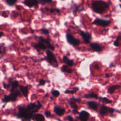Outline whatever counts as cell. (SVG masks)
I'll return each mask as SVG.
<instances>
[{"label":"cell","mask_w":121,"mask_h":121,"mask_svg":"<svg viewBox=\"0 0 121 121\" xmlns=\"http://www.w3.org/2000/svg\"><path fill=\"white\" fill-rule=\"evenodd\" d=\"M20 93L21 92L18 91L17 89L10 90V94L9 95H5L2 99V102L7 103L9 102L15 101L17 99V97L20 95Z\"/></svg>","instance_id":"3"},{"label":"cell","mask_w":121,"mask_h":121,"mask_svg":"<svg viewBox=\"0 0 121 121\" xmlns=\"http://www.w3.org/2000/svg\"><path fill=\"white\" fill-rule=\"evenodd\" d=\"M92 7L93 10L98 14H102L109 8V4L101 0L95 1L92 2Z\"/></svg>","instance_id":"1"},{"label":"cell","mask_w":121,"mask_h":121,"mask_svg":"<svg viewBox=\"0 0 121 121\" xmlns=\"http://www.w3.org/2000/svg\"><path fill=\"white\" fill-rule=\"evenodd\" d=\"M24 4L29 8L35 7L39 4V0H24Z\"/></svg>","instance_id":"10"},{"label":"cell","mask_w":121,"mask_h":121,"mask_svg":"<svg viewBox=\"0 0 121 121\" xmlns=\"http://www.w3.org/2000/svg\"><path fill=\"white\" fill-rule=\"evenodd\" d=\"M91 47L94 52H100L102 51V47L100 46V44H99L97 43H92L91 45Z\"/></svg>","instance_id":"15"},{"label":"cell","mask_w":121,"mask_h":121,"mask_svg":"<svg viewBox=\"0 0 121 121\" xmlns=\"http://www.w3.org/2000/svg\"><path fill=\"white\" fill-rule=\"evenodd\" d=\"M33 120L35 121H44L45 118L43 115L40 114V113H37V114H34L33 118Z\"/></svg>","instance_id":"17"},{"label":"cell","mask_w":121,"mask_h":121,"mask_svg":"<svg viewBox=\"0 0 121 121\" xmlns=\"http://www.w3.org/2000/svg\"></svg>","instance_id":"42"},{"label":"cell","mask_w":121,"mask_h":121,"mask_svg":"<svg viewBox=\"0 0 121 121\" xmlns=\"http://www.w3.org/2000/svg\"><path fill=\"white\" fill-rule=\"evenodd\" d=\"M99 104L97 102L95 101H89L87 102V105L89 107V108L92 109L94 110V111H96L98 109V106Z\"/></svg>","instance_id":"16"},{"label":"cell","mask_w":121,"mask_h":121,"mask_svg":"<svg viewBox=\"0 0 121 121\" xmlns=\"http://www.w3.org/2000/svg\"><path fill=\"white\" fill-rule=\"evenodd\" d=\"M119 6H120V7H121V4L120 5H119Z\"/></svg>","instance_id":"40"},{"label":"cell","mask_w":121,"mask_h":121,"mask_svg":"<svg viewBox=\"0 0 121 121\" xmlns=\"http://www.w3.org/2000/svg\"><path fill=\"white\" fill-rule=\"evenodd\" d=\"M80 35L82 37L85 43H89L90 41L92 39V36H91V34L90 33L82 31L80 32Z\"/></svg>","instance_id":"9"},{"label":"cell","mask_w":121,"mask_h":121,"mask_svg":"<svg viewBox=\"0 0 121 121\" xmlns=\"http://www.w3.org/2000/svg\"><path fill=\"white\" fill-rule=\"evenodd\" d=\"M11 90L15 89H17L19 86L18 82L16 81V80H15V81L11 83Z\"/></svg>","instance_id":"24"},{"label":"cell","mask_w":121,"mask_h":121,"mask_svg":"<svg viewBox=\"0 0 121 121\" xmlns=\"http://www.w3.org/2000/svg\"><path fill=\"white\" fill-rule=\"evenodd\" d=\"M61 72L68 73V74H71V73H72V72H73L72 69H71L70 68L69 66H67V65H63V66L61 67Z\"/></svg>","instance_id":"19"},{"label":"cell","mask_w":121,"mask_h":121,"mask_svg":"<svg viewBox=\"0 0 121 121\" xmlns=\"http://www.w3.org/2000/svg\"><path fill=\"white\" fill-rule=\"evenodd\" d=\"M5 53V47L4 44H0V55H3Z\"/></svg>","instance_id":"26"},{"label":"cell","mask_w":121,"mask_h":121,"mask_svg":"<svg viewBox=\"0 0 121 121\" xmlns=\"http://www.w3.org/2000/svg\"><path fill=\"white\" fill-rule=\"evenodd\" d=\"M84 97L85 98H98V95L95 94V93H87V94H86L84 95Z\"/></svg>","instance_id":"23"},{"label":"cell","mask_w":121,"mask_h":121,"mask_svg":"<svg viewBox=\"0 0 121 121\" xmlns=\"http://www.w3.org/2000/svg\"><path fill=\"white\" fill-rule=\"evenodd\" d=\"M52 2V0H39V3L44 5L46 4L50 3Z\"/></svg>","instance_id":"30"},{"label":"cell","mask_w":121,"mask_h":121,"mask_svg":"<svg viewBox=\"0 0 121 121\" xmlns=\"http://www.w3.org/2000/svg\"><path fill=\"white\" fill-rule=\"evenodd\" d=\"M46 59L53 67H57L59 66V63L57 60L56 57L50 50L47 52V56H46Z\"/></svg>","instance_id":"4"},{"label":"cell","mask_w":121,"mask_h":121,"mask_svg":"<svg viewBox=\"0 0 121 121\" xmlns=\"http://www.w3.org/2000/svg\"><path fill=\"white\" fill-rule=\"evenodd\" d=\"M115 109L112 108L108 107V106H105V105H103L101 106L99 111V113L101 115L105 116L108 115V114H112L114 112Z\"/></svg>","instance_id":"7"},{"label":"cell","mask_w":121,"mask_h":121,"mask_svg":"<svg viewBox=\"0 0 121 121\" xmlns=\"http://www.w3.org/2000/svg\"><path fill=\"white\" fill-rule=\"evenodd\" d=\"M41 32L43 34H45V35H48L49 34V31L46 28H42L41 29Z\"/></svg>","instance_id":"33"},{"label":"cell","mask_w":121,"mask_h":121,"mask_svg":"<svg viewBox=\"0 0 121 121\" xmlns=\"http://www.w3.org/2000/svg\"><path fill=\"white\" fill-rule=\"evenodd\" d=\"M45 84H46V81L44 80H43V79H41L40 80V82H39V85L40 86H43Z\"/></svg>","instance_id":"35"},{"label":"cell","mask_w":121,"mask_h":121,"mask_svg":"<svg viewBox=\"0 0 121 121\" xmlns=\"http://www.w3.org/2000/svg\"><path fill=\"white\" fill-rule=\"evenodd\" d=\"M63 60L64 62H65L67 66H69V67L73 66V65H74V61H73V60L69 59L67 56H63Z\"/></svg>","instance_id":"18"},{"label":"cell","mask_w":121,"mask_h":121,"mask_svg":"<svg viewBox=\"0 0 121 121\" xmlns=\"http://www.w3.org/2000/svg\"><path fill=\"white\" fill-rule=\"evenodd\" d=\"M17 1V0H6V2H7V4L9 6H13L16 3Z\"/></svg>","instance_id":"29"},{"label":"cell","mask_w":121,"mask_h":121,"mask_svg":"<svg viewBox=\"0 0 121 121\" xmlns=\"http://www.w3.org/2000/svg\"><path fill=\"white\" fill-rule=\"evenodd\" d=\"M72 101H74L75 102H80L81 101V99L80 98H72L70 99Z\"/></svg>","instance_id":"34"},{"label":"cell","mask_w":121,"mask_h":121,"mask_svg":"<svg viewBox=\"0 0 121 121\" xmlns=\"http://www.w3.org/2000/svg\"><path fill=\"white\" fill-rule=\"evenodd\" d=\"M20 92L25 97H27L28 93V86H20Z\"/></svg>","instance_id":"20"},{"label":"cell","mask_w":121,"mask_h":121,"mask_svg":"<svg viewBox=\"0 0 121 121\" xmlns=\"http://www.w3.org/2000/svg\"><path fill=\"white\" fill-rule=\"evenodd\" d=\"M66 39H67V42H68L70 45L74 46V47L79 46L80 44V40L76 39V38H74L73 35H71V34H68V33L66 34Z\"/></svg>","instance_id":"6"},{"label":"cell","mask_w":121,"mask_h":121,"mask_svg":"<svg viewBox=\"0 0 121 121\" xmlns=\"http://www.w3.org/2000/svg\"><path fill=\"white\" fill-rule=\"evenodd\" d=\"M69 105H70V106L72 108H73L74 110H76L78 109V106L76 105V102L74 101H72V100H70L69 102Z\"/></svg>","instance_id":"25"},{"label":"cell","mask_w":121,"mask_h":121,"mask_svg":"<svg viewBox=\"0 0 121 121\" xmlns=\"http://www.w3.org/2000/svg\"><path fill=\"white\" fill-rule=\"evenodd\" d=\"M79 90V87H74V88H73V89L72 90H66V91L65 92V93H66V94H73V93L78 92Z\"/></svg>","instance_id":"22"},{"label":"cell","mask_w":121,"mask_h":121,"mask_svg":"<svg viewBox=\"0 0 121 121\" xmlns=\"http://www.w3.org/2000/svg\"><path fill=\"white\" fill-rule=\"evenodd\" d=\"M79 119L80 121H87L89 117V113L85 111H82L79 113Z\"/></svg>","instance_id":"12"},{"label":"cell","mask_w":121,"mask_h":121,"mask_svg":"<svg viewBox=\"0 0 121 121\" xmlns=\"http://www.w3.org/2000/svg\"><path fill=\"white\" fill-rule=\"evenodd\" d=\"M34 114L27 109V108L24 106H21L18 108V112L17 113V117L21 119H25L26 120L30 121L33 118Z\"/></svg>","instance_id":"2"},{"label":"cell","mask_w":121,"mask_h":121,"mask_svg":"<svg viewBox=\"0 0 121 121\" xmlns=\"http://www.w3.org/2000/svg\"><path fill=\"white\" fill-rule=\"evenodd\" d=\"M99 99L104 103H106V104H111V103L112 102V101L110 99H109L108 98H99Z\"/></svg>","instance_id":"28"},{"label":"cell","mask_w":121,"mask_h":121,"mask_svg":"<svg viewBox=\"0 0 121 121\" xmlns=\"http://www.w3.org/2000/svg\"><path fill=\"white\" fill-rule=\"evenodd\" d=\"M121 86L120 85H113V86H111V87L109 88L108 93H110V94H112V93H114V92L116 90L121 88Z\"/></svg>","instance_id":"21"},{"label":"cell","mask_w":121,"mask_h":121,"mask_svg":"<svg viewBox=\"0 0 121 121\" xmlns=\"http://www.w3.org/2000/svg\"><path fill=\"white\" fill-rule=\"evenodd\" d=\"M54 112L58 116H62L65 113V109L59 106H56L54 108Z\"/></svg>","instance_id":"13"},{"label":"cell","mask_w":121,"mask_h":121,"mask_svg":"<svg viewBox=\"0 0 121 121\" xmlns=\"http://www.w3.org/2000/svg\"><path fill=\"white\" fill-rule=\"evenodd\" d=\"M34 48H36V49L37 50V51H39V50L44 51L46 50V48H47L46 44H45L43 41H41V40H40V41H39L38 43H37L36 44L34 45Z\"/></svg>","instance_id":"11"},{"label":"cell","mask_w":121,"mask_h":121,"mask_svg":"<svg viewBox=\"0 0 121 121\" xmlns=\"http://www.w3.org/2000/svg\"><path fill=\"white\" fill-rule=\"evenodd\" d=\"M110 23H111V21L110 20H103V19L100 18H96L95 20L93 22V24L96 25V26H100L102 27H106L109 26Z\"/></svg>","instance_id":"8"},{"label":"cell","mask_w":121,"mask_h":121,"mask_svg":"<svg viewBox=\"0 0 121 121\" xmlns=\"http://www.w3.org/2000/svg\"><path fill=\"white\" fill-rule=\"evenodd\" d=\"M41 106H42V105L40 104V102L37 101L36 102L31 103V104H28L26 108L29 112H30L33 114H34L39 111V110L41 108Z\"/></svg>","instance_id":"5"},{"label":"cell","mask_w":121,"mask_h":121,"mask_svg":"<svg viewBox=\"0 0 121 121\" xmlns=\"http://www.w3.org/2000/svg\"><path fill=\"white\" fill-rule=\"evenodd\" d=\"M39 39H40V40L43 41L46 44V45L47 46V47H48L50 50H54V47L52 44V43H50V41L48 39H44V38L41 37H39Z\"/></svg>","instance_id":"14"},{"label":"cell","mask_w":121,"mask_h":121,"mask_svg":"<svg viewBox=\"0 0 121 121\" xmlns=\"http://www.w3.org/2000/svg\"><path fill=\"white\" fill-rule=\"evenodd\" d=\"M119 1H121V0H119Z\"/></svg>","instance_id":"41"},{"label":"cell","mask_w":121,"mask_h":121,"mask_svg":"<svg viewBox=\"0 0 121 121\" xmlns=\"http://www.w3.org/2000/svg\"><path fill=\"white\" fill-rule=\"evenodd\" d=\"M110 67H115V66L114 65H113V64H111V65H110V66H109Z\"/></svg>","instance_id":"39"},{"label":"cell","mask_w":121,"mask_h":121,"mask_svg":"<svg viewBox=\"0 0 121 121\" xmlns=\"http://www.w3.org/2000/svg\"><path fill=\"white\" fill-rule=\"evenodd\" d=\"M65 119L68 120L69 121H73V118L71 116H67L66 118H65Z\"/></svg>","instance_id":"36"},{"label":"cell","mask_w":121,"mask_h":121,"mask_svg":"<svg viewBox=\"0 0 121 121\" xmlns=\"http://www.w3.org/2000/svg\"><path fill=\"white\" fill-rule=\"evenodd\" d=\"M121 40V35H118L117 37V39L115 40L114 43H113V44L116 47H118L119 45V41Z\"/></svg>","instance_id":"27"},{"label":"cell","mask_w":121,"mask_h":121,"mask_svg":"<svg viewBox=\"0 0 121 121\" xmlns=\"http://www.w3.org/2000/svg\"><path fill=\"white\" fill-rule=\"evenodd\" d=\"M3 35H4L3 32H0V38H1Z\"/></svg>","instance_id":"38"},{"label":"cell","mask_w":121,"mask_h":121,"mask_svg":"<svg viewBox=\"0 0 121 121\" xmlns=\"http://www.w3.org/2000/svg\"><path fill=\"white\" fill-rule=\"evenodd\" d=\"M52 95H53V96H54V97H58L60 94V92H59V91H57V90H54V91H52Z\"/></svg>","instance_id":"31"},{"label":"cell","mask_w":121,"mask_h":121,"mask_svg":"<svg viewBox=\"0 0 121 121\" xmlns=\"http://www.w3.org/2000/svg\"><path fill=\"white\" fill-rule=\"evenodd\" d=\"M49 11L50 13H54V12H56L57 13H60V11L59 9H57V8H50V9H47Z\"/></svg>","instance_id":"32"},{"label":"cell","mask_w":121,"mask_h":121,"mask_svg":"<svg viewBox=\"0 0 121 121\" xmlns=\"http://www.w3.org/2000/svg\"><path fill=\"white\" fill-rule=\"evenodd\" d=\"M44 114L46 116V117H47V118H48V117H50L51 116V113L49 111H46V112H45Z\"/></svg>","instance_id":"37"}]
</instances>
